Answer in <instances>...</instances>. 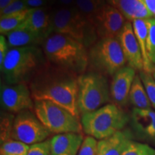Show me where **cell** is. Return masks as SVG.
Returning <instances> with one entry per match:
<instances>
[{
	"mask_svg": "<svg viewBox=\"0 0 155 155\" xmlns=\"http://www.w3.org/2000/svg\"><path fill=\"white\" fill-rule=\"evenodd\" d=\"M78 77L48 62L28 86L34 100L50 101L79 118Z\"/></svg>",
	"mask_w": 155,
	"mask_h": 155,
	"instance_id": "6da1fadb",
	"label": "cell"
},
{
	"mask_svg": "<svg viewBox=\"0 0 155 155\" xmlns=\"http://www.w3.org/2000/svg\"><path fill=\"white\" fill-rule=\"evenodd\" d=\"M48 63L40 46L11 48L0 66L2 78L7 84H28Z\"/></svg>",
	"mask_w": 155,
	"mask_h": 155,
	"instance_id": "7a4b0ae2",
	"label": "cell"
},
{
	"mask_svg": "<svg viewBox=\"0 0 155 155\" xmlns=\"http://www.w3.org/2000/svg\"><path fill=\"white\" fill-rule=\"evenodd\" d=\"M49 63L81 75L88 67V51L81 42L65 35L53 32L42 45Z\"/></svg>",
	"mask_w": 155,
	"mask_h": 155,
	"instance_id": "3957f363",
	"label": "cell"
},
{
	"mask_svg": "<svg viewBox=\"0 0 155 155\" xmlns=\"http://www.w3.org/2000/svg\"><path fill=\"white\" fill-rule=\"evenodd\" d=\"M130 116L115 104H106L96 111L81 116V124L84 132L96 139H104L121 131Z\"/></svg>",
	"mask_w": 155,
	"mask_h": 155,
	"instance_id": "277c9868",
	"label": "cell"
},
{
	"mask_svg": "<svg viewBox=\"0 0 155 155\" xmlns=\"http://www.w3.org/2000/svg\"><path fill=\"white\" fill-rule=\"evenodd\" d=\"M53 32L65 35L91 48L98 38L94 21L75 7H61L53 12Z\"/></svg>",
	"mask_w": 155,
	"mask_h": 155,
	"instance_id": "5b68a950",
	"label": "cell"
},
{
	"mask_svg": "<svg viewBox=\"0 0 155 155\" xmlns=\"http://www.w3.org/2000/svg\"><path fill=\"white\" fill-rule=\"evenodd\" d=\"M127 63L119 39H100L88 50V71L113 76Z\"/></svg>",
	"mask_w": 155,
	"mask_h": 155,
	"instance_id": "8992f818",
	"label": "cell"
},
{
	"mask_svg": "<svg viewBox=\"0 0 155 155\" xmlns=\"http://www.w3.org/2000/svg\"><path fill=\"white\" fill-rule=\"evenodd\" d=\"M111 100L110 85L106 75L93 71L79 75L78 104L82 115L96 111Z\"/></svg>",
	"mask_w": 155,
	"mask_h": 155,
	"instance_id": "52a82bcc",
	"label": "cell"
},
{
	"mask_svg": "<svg viewBox=\"0 0 155 155\" xmlns=\"http://www.w3.org/2000/svg\"><path fill=\"white\" fill-rule=\"evenodd\" d=\"M33 111L38 119L50 133H81L79 118L67 109L48 100H34Z\"/></svg>",
	"mask_w": 155,
	"mask_h": 155,
	"instance_id": "ba28073f",
	"label": "cell"
},
{
	"mask_svg": "<svg viewBox=\"0 0 155 155\" xmlns=\"http://www.w3.org/2000/svg\"><path fill=\"white\" fill-rule=\"evenodd\" d=\"M50 132L38 119L35 112L25 110L15 117L10 139L26 144H34L45 141Z\"/></svg>",
	"mask_w": 155,
	"mask_h": 155,
	"instance_id": "9c48e42d",
	"label": "cell"
},
{
	"mask_svg": "<svg viewBox=\"0 0 155 155\" xmlns=\"http://www.w3.org/2000/svg\"><path fill=\"white\" fill-rule=\"evenodd\" d=\"M0 102L2 109L9 113H17L32 110L34 102L28 84L1 83Z\"/></svg>",
	"mask_w": 155,
	"mask_h": 155,
	"instance_id": "30bf717a",
	"label": "cell"
},
{
	"mask_svg": "<svg viewBox=\"0 0 155 155\" xmlns=\"http://www.w3.org/2000/svg\"><path fill=\"white\" fill-rule=\"evenodd\" d=\"M126 18L116 7L106 4L94 17L98 38H118L126 24Z\"/></svg>",
	"mask_w": 155,
	"mask_h": 155,
	"instance_id": "8fae6325",
	"label": "cell"
},
{
	"mask_svg": "<svg viewBox=\"0 0 155 155\" xmlns=\"http://www.w3.org/2000/svg\"><path fill=\"white\" fill-rule=\"evenodd\" d=\"M136 76V70L124 66L113 75L110 83L111 100L119 106H124L129 101V94Z\"/></svg>",
	"mask_w": 155,
	"mask_h": 155,
	"instance_id": "7c38bea8",
	"label": "cell"
},
{
	"mask_svg": "<svg viewBox=\"0 0 155 155\" xmlns=\"http://www.w3.org/2000/svg\"><path fill=\"white\" fill-rule=\"evenodd\" d=\"M130 124L135 135L155 146V111L134 108L130 116Z\"/></svg>",
	"mask_w": 155,
	"mask_h": 155,
	"instance_id": "4fadbf2b",
	"label": "cell"
},
{
	"mask_svg": "<svg viewBox=\"0 0 155 155\" xmlns=\"http://www.w3.org/2000/svg\"><path fill=\"white\" fill-rule=\"evenodd\" d=\"M129 65L139 71H144V62L139 45L130 22H127L118 36Z\"/></svg>",
	"mask_w": 155,
	"mask_h": 155,
	"instance_id": "5bb4252c",
	"label": "cell"
},
{
	"mask_svg": "<svg viewBox=\"0 0 155 155\" xmlns=\"http://www.w3.org/2000/svg\"><path fill=\"white\" fill-rule=\"evenodd\" d=\"M19 28L28 29L48 38L53 32V12L45 7L28 9L26 19Z\"/></svg>",
	"mask_w": 155,
	"mask_h": 155,
	"instance_id": "9a60e30c",
	"label": "cell"
},
{
	"mask_svg": "<svg viewBox=\"0 0 155 155\" xmlns=\"http://www.w3.org/2000/svg\"><path fill=\"white\" fill-rule=\"evenodd\" d=\"M50 140V155H77L83 141L81 133L56 134Z\"/></svg>",
	"mask_w": 155,
	"mask_h": 155,
	"instance_id": "2e32d148",
	"label": "cell"
},
{
	"mask_svg": "<svg viewBox=\"0 0 155 155\" xmlns=\"http://www.w3.org/2000/svg\"><path fill=\"white\" fill-rule=\"evenodd\" d=\"M133 138V133L128 129L118 131L111 137L98 141L96 155H122Z\"/></svg>",
	"mask_w": 155,
	"mask_h": 155,
	"instance_id": "e0dca14e",
	"label": "cell"
},
{
	"mask_svg": "<svg viewBox=\"0 0 155 155\" xmlns=\"http://www.w3.org/2000/svg\"><path fill=\"white\" fill-rule=\"evenodd\" d=\"M9 48H22L42 45L47 38L28 29L18 28L7 35Z\"/></svg>",
	"mask_w": 155,
	"mask_h": 155,
	"instance_id": "ac0fdd59",
	"label": "cell"
},
{
	"mask_svg": "<svg viewBox=\"0 0 155 155\" xmlns=\"http://www.w3.org/2000/svg\"><path fill=\"white\" fill-rule=\"evenodd\" d=\"M116 8L128 21L148 19L153 17L142 0H119Z\"/></svg>",
	"mask_w": 155,
	"mask_h": 155,
	"instance_id": "d6986e66",
	"label": "cell"
},
{
	"mask_svg": "<svg viewBox=\"0 0 155 155\" xmlns=\"http://www.w3.org/2000/svg\"><path fill=\"white\" fill-rule=\"evenodd\" d=\"M133 30L140 47L143 62H144V71L147 73H152L155 72V65L149 59L147 53V36L148 28L147 19H136L132 22Z\"/></svg>",
	"mask_w": 155,
	"mask_h": 155,
	"instance_id": "ffe728a7",
	"label": "cell"
},
{
	"mask_svg": "<svg viewBox=\"0 0 155 155\" xmlns=\"http://www.w3.org/2000/svg\"><path fill=\"white\" fill-rule=\"evenodd\" d=\"M129 101L137 108L149 109L152 104L139 75H136L129 94Z\"/></svg>",
	"mask_w": 155,
	"mask_h": 155,
	"instance_id": "44dd1931",
	"label": "cell"
},
{
	"mask_svg": "<svg viewBox=\"0 0 155 155\" xmlns=\"http://www.w3.org/2000/svg\"><path fill=\"white\" fill-rule=\"evenodd\" d=\"M28 9L6 16L0 17V33L7 35L12 31L16 30L24 22L28 15Z\"/></svg>",
	"mask_w": 155,
	"mask_h": 155,
	"instance_id": "7402d4cb",
	"label": "cell"
},
{
	"mask_svg": "<svg viewBox=\"0 0 155 155\" xmlns=\"http://www.w3.org/2000/svg\"><path fill=\"white\" fill-rule=\"evenodd\" d=\"M106 5L105 0H75V7L82 14L94 21V17L100 9Z\"/></svg>",
	"mask_w": 155,
	"mask_h": 155,
	"instance_id": "603a6c76",
	"label": "cell"
},
{
	"mask_svg": "<svg viewBox=\"0 0 155 155\" xmlns=\"http://www.w3.org/2000/svg\"><path fill=\"white\" fill-rule=\"evenodd\" d=\"M30 146L22 141L9 139L1 144V155H27Z\"/></svg>",
	"mask_w": 155,
	"mask_h": 155,
	"instance_id": "cb8c5ba5",
	"label": "cell"
},
{
	"mask_svg": "<svg viewBox=\"0 0 155 155\" xmlns=\"http://www.w3.org/2000/svg\"><path fill=\"white\" fill-rule=\"evenodd\" d=\"M139 75L144 85L151 104L155 108V80L152 73L141 71H139Z\"/></svg>",
	"mask_w": 155,
	"mask_h": 155,
	"instance_id": "d4e9b609",
	"label": "cell"
},
{
	"mask_svg": "<svg viewBox=\"0 0 155 155\" xmlns=\"http://www.w3.org/2000/svg\"><path fill=\"white\" fill-rule=\"evenodd\" d=\"M148 28L147 36V53L149 59L155 65V17L147 19Z\"/></svg>",
	"mask_w": 155,
	"mask_h": 155,
	"instance_id": "484cf974",
	"label": "cell"
},
{
	"mask_svg": "<svg viewBox=\"0 0 155 155\" xmlns=\"http://www.w3.org/2000/svg\"><path fill=\"white\" fill-rule=\"evenodd\" d=\"M122 155H155V149L147 144L132 141Z\"/></svg>",
	"mask_w": 155,
	"mask_h": 155,
	"instance_id": "4316f807",
	"label": "cell"
},
{
	"mask_svg": "<svg viewBox=\"0 0 155 155\" xmlns=\"http://www.w3.org/2000/svg\"><path fill=\"white\" fill-rule=\"evenodd\" d=\"M15 116L12 114H2L1 117V141L8 140L10 139L12 129L14 123Z\"/></svg>",
	"mask_w": 155,
	"mask_h": 155,
	"instance_id": "83f0119b",
	"label": "cell"
},
{
	"mask_svg": "<svg viewBox=\"0 0 155 155\" xmlns=\"http://www.w3.org/2000/svg\"><path fill=\"white\" fill-rule=\"evenodd\" d=\"M97 145L96 139L88 136L84 139L78 155H96Z\"/></svg>",
	"mask_w": 155,
	"mask_h": 155,
	"instance_id": "f1b7e54d",
	"label": "cell"
},
{
	"mask_svg": "<svg viewBox=\"0 0 155 155\" xmlns=\"http://www.w3.org/2000/svg\"><path fill=\"white\" fill-rule=\"evenodd\" d=\"M50 140L41 141L32 144L29 148L27 155H50Z\"/></svg>",
	"mask_w": 155,
	"mask_h": 155,
	"instance_id": "f546056e",
	"label": "cell"
},
{
	"mask_svg": "<svg viewBox=\"0 0 155 155\" xmlns=\"http://www.w3.org/2000/svg\"><path fill=\"white\" fill-rule=\"evenodd\" d=\"M27 9H29V8L25 2V0H17L7 7H6L5 9H4L3 10L0 11V15L1 16H6V15H9L19 12L27 10Z\"/></svg>",
	"mask_w": 155,
	"mask_h": 155,
	"instance_id": "4dcf8cb0",
	"label": "cell"
},
{
	"mask_svg": "<svg viewBox=\"0 0 155 155\" xmlns=\"http://www.w3.org/2000/svg\"><path fill=\"white\" fill-rule=\"evenodd\" d=\"M9 45L7 42V40L5 38V35L0 36V66L3 64L7 54L8 53Z\"/></svg>",
	"mask_w": 155,
	"mask_h": 155,
	"instance_id": "1f68e13d",
	"label": "cell"
},
{
	"mask_svg": "<svg viewBox=\"0 0 155 155\" xmlns=\"http://www.w3.org/2000/svg\"><path fill=\"white\" fill-rule=\"evenodd\" d=\"M29 9L32 8H40L47 5L46 0H25Z\"/></svg>",
	"mask_w": 155,
	"mask_h": 155,
	"instance_id": "d6a6232c",
	"label": "cell"
},
{
	"mask_svg": "<svg viewBox=\"0 0 155 155\" xmlns=\"http://www.w3.org/2000/svg\"><path fill=\"white\" fill-rule=\"evenodd\" d=\"M142 2L152 13L153 17H155V0H142Z\"/></svg>",
	"mask_w": 155,
	"mask_h": 155,
	"instance_id": "836d02e7",
	"label": "cell"
},
{
	"mask_svg": "<svg viewBox=\"0 0 155 155\" xmlns=\"http://www.w3.org/2000/svg\"><path fill=\"white\" fill-rule=\"evenodd\" d=\"M61 7H70L74 5L75 0H58Z\"/></svg>",
	"mask_w": 155,
	"mask_h": 155,
	"instance_id": "e575fe53",
	"label": "cell"
},
{
	"mask_svg": "<svg viewBox=\"0 0 155 155\" xmlns=\"http://www.w3.org/2000/svg\"><path fill=\"white\" fill-rule=\"evenodd\" d=\"M15 1L17 0H0V11L3 10Z\"/></svg>",
	"mask_w": 155,
	"mask_h": 155,
	"instance_id": "d590c367",
	"label": "cell"
},
{
	"mask_svg": "<svg viewBox=\"0 0 155 155\" xmlns=\"http://www.w3.org/2000/svg\"><path fill=\"white\" fill-rule=\"evenodd\" d=\"M108 5L113 6L114 7H116L118 5V3H119V0H107Z\"/></svg>",
	"mask_w": 155,
	"mask_h": 155,
	"instance_id": "8d00e7d4",
	"label": "cell"
},
{
	"mask_svg": "<svg viewBox=\"0 0 155 155\" xmlns=\"http://www.w3.org/2000/svg\"><path fill=\"white\" fill-rule=\"evenodd\" d=\"M47 1L48 4H49V5H53L56 2V0H46Z\"/></svg>",
	"mask_w": 155,
	"mask_h": 155,
	"instance_id": "74e56055",
	"label": "cell"
},
{
	"mask_svg": "<svg viewBox=\"0 0 155 155\" xmlns=\"http://www.w3.org/2000/svg\"><path fill=\"white\" fill-rule=\"evenodd\" d=\"M153 77H154V80H155V72L153 73Z\"/></svg>",
	"mask_w": 155,
	"mask_h": 155,
	"instance_id": "f35d334b",
	"label": "cell"
}]
</instances>
